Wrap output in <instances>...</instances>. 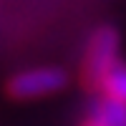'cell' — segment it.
Masks as SVG:
<instances>
[{
	"label": "cell",
	"instance_id": "cell-2",
	"mask_svg": "<svg viewBox=\"0 0 126 126\" xmlns=\"http://www.w3.org/2000/svg\"><path fill=\"white\" fill-rule=\"evenodd\" d=\"M68 83V76L61 68L53 66H40L20 71L8 81V96L15 101H30V98H46L53 93L63 91Z\"/></svg>",
	"mask_w": 126,
	"mask_h": 126
},
{
	"label": "cell",
	"instance_id": "cell-3",
	"mask_svg": "<svg viewBox=\"0 0 126 126\" xmlns=\"http://www.w3.org/2000/svg\"><path fill=\"white\" fill-rule=\"evenodd\" d=\"M78 126H126V103L111 98V96H103L81 119Z\"/></svg>",
	"mask_w": 126,
	"mask_h": 126
},
{
	"label": "cell",
	"instance_id": "cell-1",
	"mask_svg": "<svg viewBox=\"0 0 126 126\" xmlns=\"http://www.w3.org/2000/svg\"><path fill=\"white\" fill-rule=\"evenodd\" d=\"M119 63V33L109 25L98 28L91 35L81 66V78L88 88H101L109 71Z\"/></svg>",
	"mask_w": 126,
	"mask_h": 126
},
{
	"label": "cell",
	"instance_id": "cell-4",
	"mask_svg": "<svg viewBox=\"0 0 126 126\" xmlns=\"http://www.w3.org/2000/svg\"><path fill=\"white\" fill-rule=\"evenodd\" d=\"M103 96H111V98H116L121 103H126V63H116L111 71H109V76L106 81H103Z\"/></svg>",
	"mask_w": 126,
	"mask_h": 126
}]
</instances>
